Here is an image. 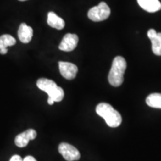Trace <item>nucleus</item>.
Listing matches in <instances>:
<instances>
[{"label": "nucleus", "mask_w": 161, "mask_h": 161, "mask_svg": "<svg viewBox=\"0 0 161 161\" xmlns=\"http://www.w3.org/2000/svg\"><path fill=\"white\" fill-rule=\"evenodd\" d=\"M10 161H23V160L22 159V158L19 155L15 154V155L11 157V160H10Z\"/></svg>", "instance_id": "nucleus-15"}, {"label": "nucleus", "mask_w": 161, "mask_h": 161, "mask_svg": "<svg viewBox=\"0 0 161 161\" xmlns=\"http://www.w3.org/2000/svg\"><path fill=\"white\" fill-rule=\"evenodd\" d=\"M110 15L109 6L104 2L100 3L97 6H94L88 11L87 16L90 19L94 22H101L108 19Z\"/></svg>", "instance_id": "nucleus-4"}, {"label": "nucleus", "mask_w": 161, "mask_h": 161, "mask_svg": "<svg viewBox=\"0 0 161 161\" xmlns=\"http://www.w3.org/2000/svg\"><path fill=\"white\" fill-rule=\"evenodd\" d=\"M47 23L49 26L58 30L63 29L65 26L64 20L52 11L49 12V14H48Z\"/></svg>", "instance_id": "nucleus-12"}, {"label": "nucleus", "mask_w": 161, "mask_h": 161, "mask_svg": "<svg viewBox=\"0 0 161 161\" xmlns=\"http://www.w3.org/2000/svg\"><path fill=\"white\" fill-rule=\"evenodd\" d=\"M23 161H37V160L32 156H27L24 158Z\"/></svg>", "instance_id": "nucleus-16"}, {"label": "nucleus", "mask_w": 161, "mask_h": 161, "mask_svg": "<svg viewBox=\"0 0 161 161\" xmlns=\"http://www.w3.org/2000/svg\"><path fill=\"white\" fill-rule=\"evenodd\" d=\"M58 65L60 74L64 78L67 80H72L75 78L78 70L77 66L74 64L64 61H60Z\"/></svg>", "instance_id": "nucleus-6"}, {"label": "nucleus", "mask_w": 161, "mask_h": 161, "mask_svg": "<svg viewBox=\"0 0 161 161\" xmlns=\"http://www.w3.org/2000/svg\"><path fill=\"white\" fill-rule=\"evenodd\" d=\"M96 111L98 116L105 120L107 125L110 128H117L122 123V119L120 114L109 104L104 102L98 104Z\"/></svg>", "instance_id": "nucleus-2"}, {"label": "nucleus", "mask_w": 161, "mask_h": 161, "mask_svg": "<svg viewBox=\"0 0 161 161\" xmlns=\"http://www.w3.org/2000/svg\"><path fill=\"white\" fill-rule=\"evenodd\" d=\"M58 152L67 161L78 160L80 158L79 151L75 147L66 142H62L59 145Z\"/></svg>", "instance_id": "nucleus-5"}, {"label": "nucleus", "mask_w": 161, "mask_h": 161, "mask_svg": "<svg viewBox=\"0 0 161 161\" xmlns=\"http://www.w3.org/2000/svg\"><path fill=\"white\" fill-rule=\"evenodd\" d=\"M142 9L149 13H154L161 9V3L159 0H137Z\"/></svg>", "instance_id": "nucleus-11"}, {"label": "nucleus", "mask_w": 161, "mask_h": 161, "mask_svg": "<svg viewBox=\"0 0 161 161\" xmlns=\"http://www.w3.org/2000/svg\"><path fill=\"white\" fill-rule=\"evenodd\" d=\"M78 43V37L75 34H66L59 45V49L64 52H71L75 49Z\"/></svg>", "instance_id": "nucleus-7"}, {"label": "nucleus", "mask_w": 161, "mask_h": 161, "mask_svg": "<svg viewBox=\"0 0 161 161\" xmlns=\"http://www.w3.org/2000/svg\"><path fill=\"white\" fill-rule=\"evenodd\" d=\"M146 104L151 108L161 109V93H152L146 98Z\"/></svg>", "instance_id": "nucleus-13"}, {"label": "nucleus", "mask_w": 161, "mask_h": 161, "mask_svg": "<svg viewBox=\"0 0 161 161\" xmlns=\"http://www.w3.org/2000/svg\"><path fill=\"white\" fill-rule=\"evenodd\" d=\"M16 39L9 35H4L0 37V49L7 48L16 44Z\"/></svg>", "instance_id": "nucleus-14"}, {"label": "nucleus", "mask_w": 161, "mask_h": 161, "mask_svg": "<svg viewBox=\"0 0 161 161\" xmlns=\"http://www.w3.org/2000/svg\"><path fill=\"white\" fill-rule=\"evenodd\" d=\"M37 136V132L34 129H28L21 134H18L15 138L16 146L19 148H23L29 144L30 140H35Z\"/></svg>", "instance_id": "nucleus-8"}, {"label": "nucleus", "mask_w": 161, "mask_h": 161, "mask_svg": "<svg viewBox=\"0 0 161 161\" xmlns=\"http://www.w3.org/2000/svg\"><path fill=\"white\" fill-rule=\"evenodd\" d=\"M7 52H8L7 48H3V49H0V54H2V55H5Z\"/></svg>", "instance_id": "nucleus-17"}, {"label": "nucleus", "mask_w": 161, "mask_h": 161, "mask_svg": "<svg viewBox=\"0 0 161 161\" xmlns=\"http://www.w3.org/2000/svg\"><path fill=\"white\" fill-rule=\"evenodd\" d=\"M18 37L22 43H29L33 37V29L25 23H22L18 30Z\"/></svg>", "instance_id": "nucleus-10"}, {"label": "nucleus", "mask_w": 161, "mask_h": 161, "mask_svg": "<svg viewBox=\"0 0 161 161\" xmlns=\"http://www.w3.org/2000/svg\"><path fill=\"white\" fill-rule=\"evenodd\" d=\"M147 35L152 41L153 53L161 56V33H158L154 29H149Z\"/></svg>", "instance_id": "nucleus-9"}, {"label": "nucleus", "mask_w": 161, "mask_h": 161, "mask_svg": "<svg viewBox=\"0 0 161 161\" xmlns=\"http://www.w3.org/2000/svg\"><path fill=\"white\" fill-rule=\"evenodd\" d=\"M37 86L49 96L48 103L52 105L55 102H61L64 97V91L58 86L55 81L47 78H40L37 81Z\"/></svg>", "instance_id": "nucleus-1"}, {"label": "nucleus", "mask_w": 161, "mask_h": 161, "mask_svg": "<svg viewBox=\"0 0 161 161\" xmlns=\"http://www.w3.org/2000/svg\"><path fill=\"white\" fill-rule=\"evenodd\" d=\"M19 1H21V2H24V1H26V0H19Z\"/></svg>", "instance_id": "nucleus-18"}, {"label": "nucleus", "mask_w": 161, "mask_h": 161, "mask_svg": "<svg viewBox=\"0 0 161 161\" xmlns=\"http://www.w3.org/2000/svg\"><path fill=\"white\" fill-rule=\"evenodd\" d=\"M127 67L126 60L123 57L117 56L113 60L111 69L108 75V80L110 85L119 86L124 80V73Z\"/></svg>", "instance_id": "nucleus-3"}]
</instances>
